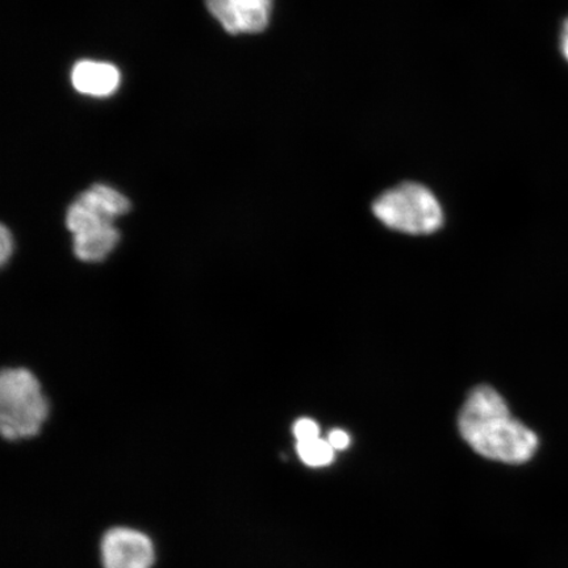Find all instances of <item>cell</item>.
Wrapping results in <instances>:
<instances>
[{"mask_svg": "<svg viewBox=\"0 0 568 568\" xmlns=\"http://www.w3.org/2000/svg\"><path fill=\"white\" fill-rule=\"evenodd\" d=\"M458 428L465 442L487 459L520 465L537 452L535 432L516 420L503 396L486 385L468 394L460 409Z\"/></svg>", "mask_w": 568, "mask_h": 568, "instance_id": "obj_1", "label": "cell"}, {"mask_svg": "<svg viewBox=\"0 0 568 568\" xmlns=\"http://www.w3.org/2000/svg\"><path fill=\"white\" fill-rule=\"evenodd\" d=\"M49 403L38 378L27 368H6L0 376V429L11 442L39 435Z\"/></svg>", "mask_w": 568, "mask_h": 568, "instance_id": "obj_2", "label": "cell"}, {"mask_svg": "<svg viewBox=\"0 0 568 568\" xmlns=\"http://www.w3.org/2000/svg\"><path fill=\"white\" fill-rule=\"evenodd\" d=\"M373 212L388 229L408 234L435 233L444 224L438 199L416 182H404L383 193L374 202Z\"/></svg>", "mask_w": 568, "mask_h": 568, "instance_id": "obj_3", "label": "cell"}, {"mask_svg": "<svg viewBox=\"0 0 568 568\" xmlns=\"http://www.w3.org/2000/svg\"><path fill=\"white\" fill-rule=\"evenodd\" d=\"M130 210L131 202L126 196L105 184H95L70 205L67 226L74 237L88 236L113 229L116 219Z\"/></svg>", "mask_w": 568, "mask_h": 568, "instance_id": "obj_4", "label": "cell"}, {"mask_svg": "<svg viewBox=\"0 0 568 568\" xmlns=\"http://www.w3.org/2000/svg\"><path fill=\"white\" fill-rule=\"evenodd\" d=\"M211 16L232 34L258 33L272 18L273 0H205Z\"/></svg>", "mask_w": 568, "mask_h": 568, "instance_id": "obj_5", "label": "cell"}, {"mask_svg": "<svg viewBox=\"0 0 568 568\" xmlns=\"http://www.w3.org/2000/svg\"><path fill=\"white\" fill-rule=\"evenodd\" d=\"M104 568H151L154 548L151 539L133 529H112L103 538Z\"/></svg>", "mask_w": 568, "mask_h": 568, "instance_id": "obj_6", "label": "cell"}, {"mask_svg": "<svg viewBox=\"0 0 568 568\" xmlns=\"http://www.w3.org/2000/svg\"><path fill=\"white\" fill-rule=\"evenodd\" d=\"M71 83L81 94L109 97L120 84V71L106 62L84 60L71 71Z\"/></svg>", "mask_w": 568, "mask_h": 568, "instance_id": "obj_7", "label": "cell"}, {"mask_svg": "<svg viewBox=\"0 0 568 568\" xmlns=\"http://www.w3.org/2000/svg\"><path fill=\"white\" fill-rule=\"evenodd\" d=\"M296 452L303 464L310 467L329 466L335 459V449H333L328 439L322 437L311 439L307 443H297Z\"/></svg>", "mask_w": 568, "mask_h": 568, "instance_id": "obj_8", "label": "cell"}, {"mask_svg": "<svg viewBox=\"0 0 568 568\" xmlns=\"http://www.w3.org/2000/svg\"><path fill=\"white\" fill-rule=\"evenodd\" d=\"M294 436L296 439V443H307L311 442V439H316L320 437V426L315 420H312V418H300L294 424Z\"/></svg>", "mask_w": 568, "mask_h": 568, "instance_id": "obj_9", "label": "cell"}, {"mask_svg": "<svg viewBox=\"0 0 568 568\" xmlns=\"http://www.w3.org/2000/svg\"><path fill=\"white\" fill-rule=\"evenodd\" d=\"M12 251V234L9 230H7L6 225H2V230H0V262H2L3 266L7 264V261L10 260Z\"/></svg>", "mask_w": 568, "mask_h": 568, "instance_id": "obj_10", "label": "cell"}, {"mask_svg": "<svg viewBox=\"0 0 568 568\" xmlns=\"http://www.w3.org/2000/svg\"><path fill=\"white\" fill-rule=\"evenodd\" d=\"M328 443L335 452H343L351 446V436L345 430L335 429L329 433Z\"/></svg>", "mask_w": 568, "mask_h": 568, "instance_id": "obj_11", "label": "cell"}, {"mask_svg": "<svg viewBox=\"0 0 568 568\" xmlns=\"http://www.w3.org/2000/svg\"><path fill=\"white\" fill-rule=\"evenodd\" d=\"M560 48H562L564 55L568 61V19L565 21L562 34H560Z\"/></svg>", "mask_w": 568, "mask_h": 568, "instance_id": "obj_12", "label": "cell"}]
</instances>
